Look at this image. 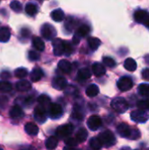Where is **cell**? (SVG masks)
Returning <instances> with one entry per match:
<instances>
[{
    "mask_svg": "<svg viewBox=\"0 0 149 150\" xmlns=\"http://www.w3.org/2000/svg\"><path fill=\"white\" fill-rule=\"evenodd\" d=\"M98 139L100 140L101 143L103 146H105L106 148L112 147L116 143V138L115 135L113 134L112 132L106 130L102 132L99 135H98Z\"/></svg>",
    "mask_w": 149,
    "mask_h": 150,
    "instance_id": "cell-1",
    "label": "cell"
},
{
    "mask_svg": "<svg viewBox=\"0 0 149 150\" xmlns=\"http://www.w3.org/2000/svg\"><path fill=\"white\" fill-rule=\"evenodd\" d=\"M111 105H112V107L114 109V111H116L119 113H124L129 108V105H128L127 101L124 98H114L112 101Z\"/></svg>",
    "mask_w": 149,
    "mask_h": 150,
    "instance_id": "cell-2",
    "label": "cell"
},
{
    "mask_svg": "<svg viewBox=\"0 0 149 150\" xmlns=\"http://www.w3.org/2000/svg\"><path fill=\"white\" fill-rule=\"evenodd\" d=\"M134 20L137 23L142 24L149 28V12L144 10H138L134 12L133 15Z\"/></svg>",
    "mask_w": 149,
    "mask_h": 150,
    "instance_id": "cell-3",
    "label": "cell"
},
{
    "mask_svg": "<svg viewBox=\"0 0 149 150\" xmlns=\"http://www.w3.org/2000/svg\"><path fill=\"white\" fill-rule=\"evenodd\" d=\"M48 107V114L52 120H57L62 116L63 109L59 104H50Z\"/></svg>",
    "mask_w": 149,
    "mask_h": 150,
    "instance_id": "cell-4",
    "label": "cell"
},
{
    "mask_svg": "<svg viewBox=\"0 0 149 150\" xmlns=\"http://www.w3.org/2000/svg\"><path fill=\"white\" fill-rule=\"evenodd\" d=\"M40 33H41V35L43 36V38L47 40H53L56 35V31H55L54 27L50 24H44L41 28Z\"/></svg>",
    "mask_w": 149,
    "mask_h": 150,
    "instance_id": "cell-5",
    "label": "cell"
},
{
    "mask_svg": "<svg viewBox=\"0 0 149 150\" xmlns=\"http://www.w3.org/2000/svg\"><path fill=\"white\" fill-rule=\"evenodd\" d=\"M118 88L119 89V91H130L133 86V82L131 79V77L129 76H123L121 78L119 79L118 83H117Z\"/></svg>",
    "mask_w": 149,
    "mask_h": 150,
    "instance_id": "cell-6",
    "label": "cell"
},
{
    "mask_svg": "<svg viewBox=\"0 0 149 150\" xmlns=\"http://www.w3.org/2000/svg\"><path fill=\"white\" fill-rule=\"evenodd\" d=\"M33 115H34V119L36 120L37 122H39L40 124L44 123L47 120V113L46 107H44V106H42L40 105H38L34 110Z\"/></svg>",
    "mask_w": 149,
    "mask_h": 150,
    "instance_id": "cell-7",
    "label": "cell"
},
{
    "mask_svg": "<svg viewBox=\"0 0 149 150\" xmlns=\"http://www.w3.org/2000/svg\"><path fill=\"white\" fill-rule=\"evenodd\" d=\"M131 119L137 123H145L148 121V117L145 111L141 110H135L131 112Z\"/></svg>",
    "mask_w": 149,
    "mask_h": 150,
    "instance_id": "cell-8",
    "label": "cell"
},
{
    "mask_svg": "<svg viewBox=\"0 0 149 150\" xmlns=\"http://www.w3.org/2000/svg\"><path fill=\"white\" fill-rule=\"evenodd\" d=\"M87 125L88 127L92 130V131H96L97 129H99L102 126V120L99 116L97 115H92L88 119L87 121Z\"/></svg>",
    "mask_w": 149,
    "mask_h": 150,
    "instance_id": "cell-9",
    "label": "cell"
},
{
    "mask_svg": "<svg viewBox=\"0 0 149 150\" xmlns=\"http://www.w3.org/2000/svg\"><path fill=\"white\" fill-rule=\"evenodd\" d=\"M74 130V127L71 124H67L64 126H61L57 128L56 134L60 138H65L69 136Z\"/></svg>",
    "mask_w": 149,
    "mask_h": 150,
    "instance_id": "cell-10",
    "label": "cell"
},
{
    "mask_svg": "<svg viewBox=\"0 0 149 150\" xmlns=\"http://www.w3.org/2000/svg\"><path fill=\"white\" fill-rule=\"evenodd\" d=\"M52 45L54 48V54L56 56H60L64 54V47H63V40L61 39H54L52 40Z\"/></svg>",
    "mask_w": 149,
    "mask_h": 150,
    "instance_id": "cell-11",
    "label": "cell"
},
{
    "mask_svg": "<svg viewBox=\"0 0 149 150\" xmlns=\"http://www.w3.org/2000/svg\"><path fill=\"white\" fill-rule=\"evenodd\" d=\"M52 85H53V87L54 89L59 90V91H62V90H64L67 87L68 82H67V80L64 77H62V76H57V77H54L53 79Z\"/></svg>",
    "mask_w": 149,
    "mask_h": 150,
    "instance_id": "cell-12",
    "label": "cell"
},
{
    "mask_svg": "<svg viewBox=\"0 0 149 150\" xmlns=\"http://www.w3.org/2000/svg\"><path fill=\"white\" fill-rule=\"evenodd\" d=\"M117 131H118V133H119V134L120 136L125 137V138H130V135H131V133H132V129L126 123L119 124L118 126V127H117Z\"/></svg>",
    "mask_w": 149,
    "mask_h": 150,
    "instance_id": "cell-13",
    "label": "cell"
},
{
    "mask_svg": "<svg viewBox=\"0 0 149 150\" xmlns=\"http://www.w3.org/2000/svg\"><path fill=\"white\" fill-rule=\"evenodd\" d=\"M92 72L96 76H102L105 74L106 70L105 66L102 63L99 62H96L92 65Z\"/></svg>",
    "mask_w": 149,
    "mask_h": 150,
    "instance_id": "cell-14",
    "label": "cell"
},
{
    "mask_svg": "<svg viewBox=\"0 0 149 150\" xmlns=\"http://www.w3.org/2000/svg\"><path fill=\"white\" fill-rule=\"evenodd\" d=\"M32 88V84L29 81L27 80H21V81H18L17 83H16V89L18 91H23V92H25V91H30Z\"/></svg>",
    "mask_w": 149,
    "mask_h": 150,
    "instance_id": "cell-15",
    "label": "cell"
},
{
    "mask_svg": "<svg viewBox=\"0 0 149 150\" xmlns=\"http://www.w3.org/2000/svg\"><path fill=\"white\" fill-rule=\"evenodd\" d=\"M43 71L40 68H34L30 74V78L32 82H38L40 81L43 76Z\"/></svg>",
    "mask_w": 149,
    "mask_h": 150,
    "instance_id": "cell-16",
    "label": "cell"
},
{
    "mask_svg": "<svg viewBox=\"0 0 149 150\" xmlns=\"http://www.w3.org/2000/svg\"><path fill=\"white\" fill-rule=\"evenodd\" d=\"M25 131L27 134L35 136L39 133V127L33 123H26L25 126Z\"/></svg>",
    "mask_w": 149,
    "mask_h": 150,
    "instance_id": "cell-17",
    "label": "cell"
},
{
    "mask_svg": "<svg viewBox=\"0 0 149 150\" xmlns=\"http://www.w3.org/2000/svg\"><path fill=\"white\" fill-rule=\"evenodd\" d=\"M90 28L89 25H80L77 28L75 35H76L77 37H79L81 39V38L85 37L86 35H88L90 33Z\"/></svg>",
    "mask_w": 149,
    "mask_h": 150,
    "instance_id": "cell-18",
    "label": "cell"
},
{
    "mask_svg": "<svg viewBox=\"0 0 149 150\" xmlns=\"http://www.w3.org/2000/svg\"><path fill=\"white\" fill-rule=\"evenodd\" d=\"M58 68L64 73H69L72 70L71 63L68 60H61L58 63Z\"/></svg>",
    "mask_w": 149,
    "mask_h": 150,
    "instance_id": "cell-19",
    "label": "cell"
},
{
    "mask_svg": "<svg viewBox=\"0 0 149 150\" xmlns=\"http://www.w3.org/2000/svg\"><path fill=\"white\" fill-rule=\"evenodd\" d=\"M87 137H88V132H87V130H86L85 128L82 127V128H80V129L76 132V138H75V139L76 140L77 142L82 143V142H83L86 141Z\"/></svg>",
    "mask_w": 149,
    "mask_h": 150,
    "instance_id": "cell-20",
    "label": "cell"
},
{
    "mask_svg": "<svg viewBox=\"0 0 149 150\" xmlns=\"http://www.w3.org/2000/svg\"><path fill=\"white\" fill-rule=\"evenodd\" d=\"M11 38V30L10 28L4 26L0 28V41L7 42Z\"/></svg>",
    "mask_w": 149,
    "mask_h": 150,
    "instance_id": "cell-21",
    "label": "cell"
},
{
    "mask_svg": "<svg viewBox=\"0 0 149 150\" xmlns=\"http://www.w3.org/2000/svg\"><path fill=\"white\" fill-rule=\"evenodd\" d=\"M32 47L35 49H37L39 51H43L45 49V43L43 42L41 38H40L38 36H34V37H32Z\"/></svg>",
    "mask_w": 149,
    "mask_h": 150,
    "instance_id": "cell-22",
    "label": "cell"
},
{
    "mask_svg": "<svg viewBox=\"0 0 149 150\" xmlns=\"http://www.w3.org/2000/svg\"><path fill=\"white\" fill-rule=\"evenodd\" d=\"M124 67L126 70L130 72H133L137 69V63L135 60H133V58H127L124 62Z\"/></svg>",
    "mask_w": 149,
    "mask_h": 150,
    "instance_id": "cell-23",
    "label": "cell"
},
{
    "mask_svg": "<svg viewBox=\"0 0 149 150\" xmlns=\"http://www.w3.org/2000/svg\"><path fill=\"white\" fill-rule=\"evenodd\" d=\"M51 18L55 22H61L64 19V12L61 9H56L51 12Z\"/></svg>",
    "mask_w": 149,
    "mask_h": 150,
    "instance_id": "cell-24",
    "label": "cell"
},
{
    "mask_svg": "<svg viewBox=\"0 0 149 150\" xmlns=\"http://www.w3.org/2000/svg\"><path fill=\"white\" fill-rule=\"evenodd\" d=\"M99 93V88L96 84H90L86 89V95L90 98H94Z\"/></svg>",
    "mask_w": 149,
    "mask_h": 150,
    "instance_id": "cell-25",
    "label": "cell"
},
{
    "mask_svg": "<svg viewBox=\"0 0 149 150\" xmlns=\"http://www.w3.org/2000/svg\"><path fill=\"white\" fill-rule=\"evenodd\" d=\"M57 144H58V139L55 136H51V137L47 138L46 141V143H45L46 148L48 150L54 149L57 147Z\"/></svg>",
    "mask_w": 149,
    "mask_h": 150,
    "instance_id": "cell-26",
    "label": "cell"
},
{
    "mask_svg": "<svg viewBox=\"0 0 149 150\" xmlns=\"http://www.w3.org/2000/svg\"><path fill=\"white\" fill-rule=\"evenodd\" d=\"M90 76H91V72L88 68H83L77 73V77L79 80H87Z\"/></svg>",
    "mask_w": 149,
    "mask_h": 150,
    "instance_id": "cell-27",
    "label": "cell"
},
{
    "mask_svg": "<svg viewBox=\"0 0 149 150\" xmlns=\"http://www.w3.org/2000/svg\"><path fill=\"white\" fill-rule=\"evenodd\" d=\"M88 45H89L90 49L95 51L101 45V40L97 38H95V37H90L88 39Z\"/></svg>",
    "mask_w": 149,
    "mask_h": 150,
    "instance_id": "cell-28",
    "label": "cell"
},
{
    "mask_svg": "<svg viewBox=\"0 0 149 150\" xmlns=\"http://www.w3.org/2000/svg\"><path fill=\"white\" fill-rule=\"evenodd\" d=\"M9 113L11 118H19L23 115V110L19 105H14L11 108Z\"/></svg>",
    "mask_w": 149,
    "mask_h": 150,
    "instance_id": "cell-29",
    "label": "cell"
},
{
    "mask_svg": "<svg viewBox=\"0 0 149 150\" xmlns=\"http://www.w3.org/2000/svg\"><path fill=\"white\" fill-rule=\"evenodd\" d=\"M25 11L29 16H33L38 12V6L32 3H29L25 5Z\"/></svg>",
    "mask_w": 149,
    "mask_h": 150,
    "instance_id": "cell-30",
    "label": "cell"
},
{
    "mask_svg": "<svg viewBox=\"0 0 149 150\" xmlns=\"http://www.w3.org/2000/svg\"><path fill=\"white\" fill-rule=\"evenodd\" d=\"M139 93L141 96L149 98V83H141L139 86Z\"/></svg>",
    "mask_w": 149,
    "mask_h": 150,
    "instance_id": "cell-31",
    "label": "cell"
},
{
    "mask_svg": "<svg viewBox=\"0 0 149 150\" xmlns=\"http://www.w3.org/2000/svg\"><path fill=\"white\" fill-rule=\"evenodd\" d=\"M90 147L93 150H100L102 149L103 145H102L100 140L98 139V137H95L90 141Z\"/></svg>",
    "mask_w": 149,
    "mask_h": 150,
    "instance_id": "cell-32",
    "label": "cell"
},
{
    "mask_svg": "<svg viewBox=\"0 0 149 150\" xmlns=\"http://www.w3.org/2000/svg\"><path fill=\"white\" fill-rule=\"evenodd\" d=\"M38 102L40 105L46 107L47 105L49 106V105L51 104V99L47 95H40L39 98H38Z\"/></svg>",
    "mask_w": 149,
    "mask_h": 150,
    "instance_id": "cell-33",
    "label": "cell"
},
{
    "mask_svg": "<svg viewBox=\"0 0 149 150\" xmlns=\"http://www.w3.org/2000/svg\"><path fill=\"white\" fill-rule=\"evenodd\" d=\"M12 89L11 83L7 81H0V91L3 92H9Z\"/></svg>",
    "mask_w": 149,
    "mask_h": 150,
    "instance_id": "cell-34",
    "label": "cell"
},
{
    "mask_svg": "<svg viewBox=\"0 0 149 150\" xmlns=\"http://www.w3.org/2000/svg\"><path fill=\"white\" fill-rule=\"evenodd\" d=\"M137 106L140 110L141 111H145V110H149V98L146 99H142L140 100L137 103Z\"/></svg>",
    "mask_w": 149,
    "mask_h": 150,
    "instance_id": "cell-35",
    "label": "cell"
},
{
    "mask_svg": "<svg viewBox=\"0 0 149 150\" xmlns=\"http://www.w3.org/2000/svg\"><path fill=\"white\" fill-rule=\"evenodd\" d=\"M14 74H15L16 77L22 79V78H24V77H25L27 76L28 72H27L26 69H25V68H18V69H17L15 70Z\"/></svg>",
    "mask_w": 149,
    "mask_h": 150,
    "instance_id": "cell-36",
    "label": "cell"
},
{
    "mask_svg": "<svg viewBox=\"0 0 149 150\" xmlns=\"http://www.w3.org/2000/svg\"><path fill=\"white\" fill-rule=\"evenodd\" d=\"M103 63L105 66L109 67V68H113V67L116 66L115 60L113 58H112V57H109V56H105V57L103 58Z\"/></svg>",
    "mask_w": 149,
    "mask_h": 150,
    "instance_id": "cell-37",
    "label": "cell"
},
{
    "mask_svg": "<svg viewBox=\"0 0 149 150\" xmlns=\"http://www.w3.org/2000/svg\"><path fill=\"white\" fill-rule=\"evenodd\" d=\"M11 8L12 11H14L15 12H21L22 11V4L18 2V1H12L10 4Z\"/></svg>",
    "mask_w": 149,
    "mask_h": 150,
    "instance_id": "cell-38",
    "label": "cell"
},
{
    "mask_svg": "<svg viewBox=\"0 0 149 150\" xmlns=\"http://www.w3.org/2000/svg\"><path fill=\"white\" fill-rule=\"evenodd\" d=\"M75 26H76V22H75V20H74L72 18H68V19H67V21H66V23H65V27H66V29H67L68 32H71V31H73V29L75 28Z\"/></svg>",
    "mask_w": 149,
    "mask_h": 150,
    "instance_id": "cell-39",
    "label": "cell"
},
{
    "mask_svg": "<svg viewBox=\"0 0 149 150\" xmlns=\"http://www.w3.org/2000/svg\"><path fill=\"white\" fill-rule=\"evenodd\" d=\"M63 47H64V54L66 55H69L73 53V47L70 43L68 41H63Z\"/></svg>",
    "mask_w": 149,
    "mask_h": 150,
    "instance_id": "cell-40",
    "label": "cell"
},
{
    "mask_svg": "<svg viewBox=\"0 0 149 150\" xmlns=\"http://www.w3.org/2000/svg\"><path fill=\"white\" fill-rule=\"evenodd\" d=\"M28 58H29L30 61L35 62V61H38V60L40 59V54H39L36 51L31 50V51H29V53H28Z\"/></svg>",
    "mask_w": 149,
    "mask_h": 150,
    "instance_id": "cell-41",
    "label": "cell"
},
{
    "mask_svg": "<svg viewBox=\"0 0 149 150\" xmlns=\"http://www.w3.org/2000/svg\"><path fill=\"white\" fill-rule=\"evenodd\" d=\"M81 111H82V110H81L80 107H78V108L75 107L74 112H73V118H75V119H76V120H83V113H82Z\"/></svg>",
    "mask_w": 149,
    "mask_h": 150,
    "instance_id": "cell-42",
    "label": "cell"
},
{
    "mask_svg": "<svg viewBox=\"0 0 149 150\" xmlns=\"http://www.w3.org/2000/svg\"><path fill=\"white\" fill-rule=\"evenodd\" d=\"M141 137V133L139 130L137 129H132V133H131V135H130V138L129 139H132V140H137Z\"/></svg>",
    "mask_w": 149,
    "mask_h": 150,
    "instance_id": "cell-43",
    "label": "cell"
},
{
    "mask_svg": "<svg viewBox=\"0 0 149 150\" xmlns=\"http://www.w3.org/2000/svg\"><path fill=\"white\" fill-rule=\"evenodd\" d=\"M66 144L68 145V147H76L77 144V142L75 138H68L66 141Z\"/></svg>",
    "mask_w": 149,
    "mask_h": 150,
    "instance_id": "cell-44",
    "label": "cell"
},
{
    "mask_svg": "<svg viewBox=\"0 0 149 150\" xmlns=\"http://www.w3.org/2000/svg\"><path fill=\"white\" fill-rule=\"evenodd\" d=\"M142 78L149 81V69H145L142 71Z\"/></svg>",
    "mask_w": 149,
    "mask_h": 150,
    "instance_id": "cell-45",
    "label": "cell"
},
{
    "mask_svg": "<svg viewBox=\"0 0 149 150\" xmlns=\"http://www.w3.org/2000/svg\"><path fill=\"white\" fill-rule=\"evenodd\" d=\"M0 77L2 78V79H8V78H10L11 77V74L8 72V71H3L1 74H0Z\"/></svg>",
    "mask_w": 149,
    "mask_h": 150,
    "instance_id": "cell-46",
    "label": "cell"
},
{
    "mask_svg": "<svg viewBox=\"0 0 149 150\" xmlns=\"http://www.w3.org/2000/svg\"><path fill=\"white\" fill-rule=\"evenodd\" d=\"M33 103V99L32 98H27L26 99H25V105H32Z\"/></svg>",
    "mask_w": 149,
    "mask_h": 150,
    "instance_id": "cell-47",
    "label": "cell"
},
{
    "mask_svg": "<svg viewBox=\"0 0 149 150\" xmlns=\"http://www.w3.org/2000/svg\"><path fill=\"white\" fill-rule=\"evenodd\" d=\"M25 33H27V34H29V33H30V32H29L28 30H26V29H23V30L21 31V34H22V35H23L24 37H27Z\"/></svg>",
    "mask_w": 149,
    "mask_h": 150,
    "instance_id": "cell-48",
    "label": "cell"
},
{
    "mask_svg": "<svg viewBox=\"0 0 149 150\" xmlns=\"http://www.w3.org/2000/svg\"><path fill=\"white\" fill-rule=\"evenodd\" d=\"M63 150H80V149H76L75 147H66V148H64V149Z\"/></svg>",
    "mask_w": 149,
    "mask_h": 150,
    "instance_id": "cell-49",
    "label": "cell"
},
{
    "mask_svg": "<svg viewBox=\"0 0 149 150\" xmlns=\"http://www.w3.org/2000/svg\"><path fill=\"white\" fill-rule=\"evenodd\" d=\"M145 62H146L148 64H149V54L148 55H147V56H145Z\"/></svg>",
    "mask_w": 149,
    "mask_h": 150,
    "instance_id": "cell-50",
    "label": "cell"
},
{
    "mask_svg": "<svg viewBox=\"0 0 149 150\" xmlns=\"http://www.w3.org/2000/svg\"><path fill=\"white\" fill-rule=\"evenodd\" d=\"M0 150H3V149H0Z\"/></svg>",
    "mask_w": 149,
    "mask_h": 150,
    "instance_id": "cell-51",
    "label": "cell"
},
{
    "mask_svg": "<svg viewBox=\"0 0 149 150\" xmlns=\"http://www.w3.org/2000/svg\"><path fill=\"white\" fill-rule=\"evenodd\" d=\"M148 150H149V149H148Z\"/></svg>",
    "mask_w": 149,
    "mask_h": 150,
    "instance_id": "cell-52",
    "label": "cell"
}]
</instances>
